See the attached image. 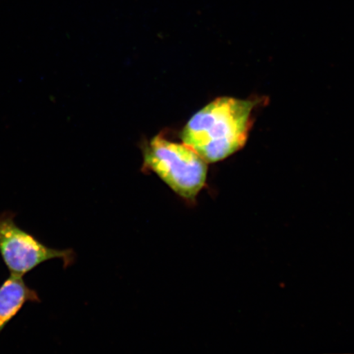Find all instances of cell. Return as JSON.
Returning <instances> with one entry per match:
<instances>
[{
    "label": "cell",
    "mask_w": 354,
    "mask_h": 354,
    "mask_svg": "<svg viewBox=\"0 0 354 354\" xmlns=\"http://www.w3.org/2000/svg\"><path fill=\"white\" fill-rule=\"evenodd\" d=\"M143 170L153 172L189 205L196 203L207 178V163L196 151L161 135L145 146Z\"/></svg>",
    "instance_id": "obj_2"
},
{
    "label": "cell",
    "mask_w": 354,
    "mask_h": 354,
    "mask_svg": "<svg viewBox=\"0 0 354 354\" xmlns=\"http://www.w3.org/2000/svg\"><path fill=\"white\" fill-rule=\"evenodd\" d=\"M255 102L221 97L198 111L180 138L207 165L224 160L245 146Z\"/></svg>",
    "instance_id": "obj_1"
},
{
    "label": "cell",
    "mask_w": 354,
    "mask_h": 354,
    "mask_svg": "<svg viewBox=\"0 0 354 354\" xmlns=\"http://www.w3.org/2000/svg\"><path fill=\"white\" fill-rule=\"evenodd\" d=\"M12 211L0 212V254L12 275L24 277L38 266L52 259L64 261L68 267L74 259L72 250L53 249L15 223Z\"/></svg>",
    "instance_id": "obj_3"
},
{
    "label": "cell",
    "mask_w": 354,
    "mask_h": 354,
    "mask_svg": "<svg viewBox=\"0 0 354 354\" xmlns=\"http://www.w3.org/2000/svg\"><path fill=\"white\" fill-rule=\"evenodd\" d=\"M28 303H41L37 292L24 277L12 275L0 286V334Z\"/></svg>",
    "instance_id": "obj_4"
}]
</instances>
